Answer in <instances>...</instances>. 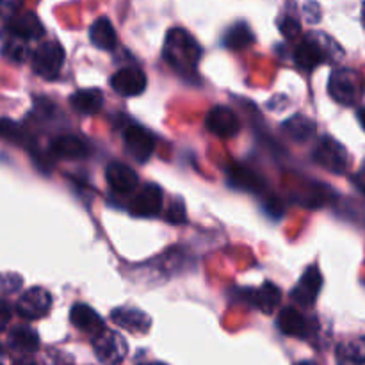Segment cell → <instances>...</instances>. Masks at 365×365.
Instances as JSON below:
<instances>
[{
	"label": "cell",
	"instance_id": "37",
	"mask_svg": "<svg viewBox=\"0 0 365 365\" xmlns=\"http://www.w3.org/2000/svg\"><path fill=\"white\" fill-rule=\"evenodd\" d=\"M150 365H166V364H150Z\"/></svg>",
	"mask_w": 365,
	"mask_h": 365
},
{
	"label": "cell",
	"instance_id": "35",
	"mask_svg": "<svg viewBox=\"0 0 365 365\" xmlns=\"http://www.w3.org/2000/svg\"><path fill=\"white\" fill-rule=\"evenodd\" d=\"M362 24H364V27H365V0H364V4H362Z\"/></svg>",
	"mask_w": 365,
	"mask_h": 365
},
{
	"label": "cell",
	"instance_id": "20",
	"mask_svg": "<svg viewBox=\"0 0 365 365\" xmlns=\"http://www.w3.org/2000/svg\"><path fill=\"white\" fill-rule=\"evenodd\" d=\"M70 106L78 114H96L103 106V93L96 88L75 91L70 98Z\"/></svg>",
	"mask_w": 365,
	"mask_h": 365
},
{
	"label": "cell",
	"instance_id": "14",
	"mask_svg": "<svg viewBox=\"0 0 365 365\" xmlns=\"http://www.w3.org/2000/svg\"><path fill=\"white\" fill-rule=\"evenodd\" d=\"M106 178L109 187L116 195H128V192L135 191L139 185V178L135 171L123 163H110L107 166Z\"/></svg>",
	"mask_w": 365,
	"mask_h": 365
},
{
	"label": "cell",
	"instance_id": "4",
	"mask_svg": "<svg viewBox=\"0 0 365 365\" xmlns=\"http://www.w3.org/2000/svg\"><path fill=\"white\" fill-rule=\"evenodd\" d=\"M314 160L319 166H323L324 170L337 175L344 173L346 168L349 166L348 150L337 139L330 138V135H327V138H323L317 143L316 150H314Z\"/></svg>",
	"mask_w": 365,
	"mask_h": 365
},
{
	"label": "cell",
	"instance_id": "15",
	"mask_svg": "<svg viewBox=\"0 0 365 365\" xmlns=\"http://www.w3.org/2000/svg\"><path fill=\"white\" fill-rule=\"evenodd\" d=\"M110 319L114 324L130 334H146L152 327V319L148 314L138 309H116L110 314Z\"/></svg>",
	"mask_w": 365,
	"mask_h": 365
},
{
	"label": "cell",
	"instance_id": "17",
	"mask_svg": "<svg viewBox=\"0 0 365 365\" xmlns=\"http://www.w3.org/2000/svg\"><path fill=\"white\" fill-rule=\"evenodd\" d=\"M278 328L284 335L287 337H298L305 339L310 334V324L305 319L299 310H296L294 307H287V309L282 310L278 314Z\"/></svg>",
	"mask_w": 365,
	"mask_h": 365
},
{
	"label": "cell",
	"instance_id": "32",
	"mask_svg": "<svg viewBox=\"0 0 365 365\" xmlns=\"http://www.w3.org/2000/svg\"><path fill=\"white\" fill-rule=\"evenodd\" d=\"M356 185H359V187L365 192V170L362 173H359V177H356Z\"/></svg>",
	"mask_w": 365,
	"mask_h": 365
},
{
	"label": "cell",
	"instance_id": "22",
	"mask_svg": "<svg viewBox=\"0 0 365 365\" xmlns=\"http://www.w3.org/2000/svg\"><path fill=\"white\" fill-rule=\"evenodd\" d=\"M252 303L262 314H273L282 303V291L271 282H266L262 287L252 292Z\"/></svg>",
	"mask_w": 365,
	"mask_h": 365
},
{
	"label": "cell",
	"instance_id": "21",
	"mask_svg": "<svg viewBox=\"0 0 365 365\" xmlns=\"http://www.w3.org/2000/svg\"><path fill=\"white\" fill-rule=\"evenodd\" d=\"M89 39L100 50H113L116 46L118 36L109 18L102 16L93 21V25L89 27Z\"/></svg>",
	"mask_w": 365,
	"mask_h": 365
},
{
	"label": "cell",
	"instance_id": "19",
	"mask_svg": "<svg viewBox=\"0 0 365 365\" xmlns=\"http://www.w3.org/2000/svg\"><path fill=\"white\" fill-rule=\"evenodd\" d=\"M228 180L235 187L250 192H262L266 189L264 178L257 171L250 170L248 166H242V164H232L228 170Z\"/></svg>",
	"mask_w": 365,
	"mask_h": 365
},
{
	"label": "cell",
	"instance_id": "1",
	"mask_svg": "<svg viewBox=\"0 0 365 365\" xmlns=\"http://www.w3.org/2000/svg\"><path fill=\"white\" fill-rule=\"evenodd\" d=\"M164 59L180 75H192L202 57V46L198 45L191 32L182 27H173L168 31L164 39Z\"/></svg>",
	"mask_w": 365,
	"mask_h": 365
},
{
	"label": "cell",
	"instance_id": "7",
	"mask_svg": "<svg viewBox=\"0 0 365 365\" xmlns=\"http://www.w3.org/2000/svg\"><path fill=\"white\" fill-rule=\"evenodd\" d=\"M52 307V296L46 289L32 287L20 296L16 303L18 316L27 321H36L45 317Z\"/></svg>",
	"mask_w": 365,
	"mask_h": 365
},
{
	"label": "cell",
	"instance_id": "16",
	"mask_svg": "<svg viewBox=\"0 0 365 365\" xmlns=\"http://www.w3.org/2000/svg\"><path fill=\"white\" fill-rule=\"evenodd\" d=\"M71 324H73L77 330L84 331V334L89 335H98L100 331L106 330V324H103V319L91 309L89 305H84V303H77L73 305L70 312Z\"/></svg>",
	"mask_w": 365,
	"mask_h": 365
},
{
	"label": "cell",
	"instance_id": "24",
	"mask_svg": "<svg viewBox=\"0 0 365 365\" xmlns=\"http://www.w3.org/2000/svg\"><path fill=\"white\" fill-rule=\"evenodd\" d=\"M339 365H365V337L353 339L337 348Z\"/></svg>",
	"mask_w": 365,
	"mask_h": 365
},
{
	"label": "cell",
	"instance_id": "9",
	"mask_svg": "<svg viewBox=\"0 0 365 365\" xmlns=\"http://www.w3.org/2000/svg\"><path fill=\"white\" fill-rule=\"evenodd\" d=\"M163 209V191L155 184H145L139 187L130 202V212L139 217L157 216Z\"/></svg>",
	"mask_w": 365,
	"mask_h": 365
},
{
	"label": "cell",
	"instance_id": "13",
	"mask_svg": "<svg viewBox=\"0 0 365 365\" xmlns=\"http://www.w3.org/2000/svg\"><path fill=\"white\" fill-rule=\"evenodd\" d=\"M7 29H9V32L14 38L24 39V41L41 39L43 34H45V27H43L41 20L34 13H31V11L13 14Z\"/></svg>",
	"mask_w": 365,
	"mask_h": 365
},
{
	"label": "cell",
	"instance_id": "29",
	"mask_svg": "<svg viewBox=\"0 0 365 365\" xmlns=\"http://www.w3.org/2000/svg\"><path fill=\"white\" fill-rule=\"evenodd\" d=\"M166 221L173 225H182L185 221V205L182 202H173L170 207H168L166 212Z\"/></svg>",
	"mask_w": 365,
	"mask_h": 365
},
{
	"label": "cell",
	"instance_id": "34",
	"mask_svg": "<svg viewBox=\"0 0 365 365\" xmlns=\"http://www.w3.org/2000/svg\"><path fill=\"white\" fill-rule=\"evenodd\" d=\"M296 365H317V364L312 362V360H303V362H298Z\"/></svg>",
	"mask_w": 365,
	"mask_h": 365
},
{
	"label": "cell",
	"instance_id": "26",
	"mask_svg": "<svg viewBox=\"0 0 365 365\" xmlns=\"http://www.w3.org/2000/svg\"><path fill=\"white\" fill-rule=\"evenodd\" d=\"M253 39L255 36H253L252 29L245 21H239V24L232 25L225 34V46L230 50H245L252 45Z\"/></svg>",
	"mask_w": 365,
	"mask_h": 365
},
{
	"label": "cell",
	"instance_id": "31",
	"mask_svg": "<svg viewBox=\"0 0 365 365\" xmlns=\"http://www.w3.org/2000/svg\"><path fill=\"white\" fill-rule=\"evenodd\" d=\"M11 321V309L9 305H7L6 302H0V330H4V328L9 324Z\"/></svg>",
	"mask_w": 365,
	"mask_h": 365
},
{
	"label": "cell",
	"instance_id": "36",
	"mask_svg": "<svg viewBox=\"0 0 365 365\" xmlns=\"http://www.w3.org/2000/svg\"><path fill=\"white\" fill-rule=\"evenodd\" d=\"M16 365H36V364H32V362H20V364H16Z\"/></svg>",
	"mask_w": 365,
	"mask_h": 365
},
{
	"label": "cell",
	"instance_id": "3",
	"mask_svg": "<svg viewBox=\"0 0 365 365\" xmlns=\"http://www.w3.org/2000/svg\"><path fill=\"white\" fill-rule=\"evenodd\" d=\"M364 77L353 68H337L328 81V93L341 106H355L364 95Z\"/></svg>",
	"mask_w": 365,
	"mask_h": 365
},
{
	"label": "cell",
	"instance_id": "5",
	"mask_svg": "<svg viewBox=\"0 0 365 365\" xmlns=\"http://www.w3.org/2000/svg\"><path fill=\"white\" fill-rule=\"evenodd\" d=\"M64 64V48L57 41H45L38 46L32 57V68L43 78H56Z\"/></svg>",
	"mask_w": 365,
	"mask_h": 365
},
{
	"label": "cell",
	"instance_id": "28",
	"mask_svg": "<svg viewBox=\"0 0 365 365\" xmlns=\"http://www.w3.org/2000/svg\"><path fill=\"white\" fill-rule=\"evenodd\" d=\"M280 32L287 39H296L302 34V25H299V21L296 18L285 16L280 24Z\"/></svg>",
	"mask_w": 365,
	"mask_h": 365
},
{
	"label": "cell",
	"instance_id": "8",
	"mask_svg": "<svg viewBox=\"0 0 365 365\" xmlns=\"http://www.w3.org/2000/svg\"><path fill=\"white\" fill-rule=\"evenodd\" d=\"M205 127L207 130L212 132L214 135L221 139L234 138L241 130V125H239L235 113L225 106H216L207 113Z\"/></svg>",
	"mask_w": 365,
	"mask_h": 365
},
{
	"label": "cell",
	"instance_id": "12",
	"mask_svg": "<svg viewBox=\"0 0 365 365\" xmlns=\"http://www.w3.org/2000/svg\"><path fill=\"white\" fill-rule=\"evenodd\" d=\"M321 289H323V274L316 266H310L292 291V299L302 307H312Z\"/></svg>",
	"mask_w": 365,
	"mask_h": 365
},
{
	"label": "cell",
	"instance_id": "33",
	"mask_svg": "<svg viewBox=\"0 0 365 365\" xmlns=\"http://www.w3.org/2000/svg\"><path fill=\"white\" fill-rule=\"evenodd\" d=\"M359 121H360V125H362V128L365 130V107H364V109H360V113H359Z\"/></svg>",
	"mask_w": 365,
	"mask_h": 365
},
{
	"label": "cell",
	"instance_id": "10",
	"mask_svg": "<svg viewBox=\"0 0 365 365\" xmlns=\"http://www.w3.org/2000/svg\"><path fill=\"white\" fill-rule=\"evenodd\" d=\"M123 138L128 153H130L138 163H146V160L153 155L155 139H153V135L150 134L146 128L139 127V125H130V127L125 130Z\"/></svg>",
	"mask_w": 365,
	"mask_h": 365
},
{
	"label": "cell",
	"instance_id": "23",
	"mask_svg": "<svg viewBox=\"0 0 365 365\" xmlns=\"http://www.w3.org/2000/svg\"><path fill=\"white\" fill-rule=\"evenodd\" d=\"M284 130L292 141L298 143H307L309 139H312L316 135V123H314L310 118L303 116V114H296V116L289 118L284 123Z\"/></svg>",
	"mask_w": 365,
	"mask_h": 365
},
{
	"label": "cell",
	"instance_id": "2",
	"mask_svg": "<svg viewBox=\"0 0 365 365\" xmlns=\"http://www.w3.org/2000/svg\"><path fill=\"white\" fill-rule=\"evenodd\" d=\"M342 53L341 46L323 32H310L305 39L299 41L294 50V61L302 70H314L319 64L330 59H339Z\"/></svg>",
	"mask_w": 365,
	"mask_h": 365
},
{
	"label": "cell",
	"instance_id": "11",
	"mask_svg": "<svg viewBox=\"0 0 365 365\" xmlns=\"http://www.w3.org/2000/svg\"><path fill=\"white\" fill-rule=\"evenodd\" d=\"M110 88L121 96H138L146 89V75L139 68H121L110 77Z\"/></svg>",
	"mask_w": 365,
	"mask_h": 365
},
{
	"label": "cell",
	"instance_id": "27",
	"mask_svg": "<svg viewBox=\"0 0 365 365\" xmlns=\"http://www.w3.org/2000/svg\"><path fill=\"white\" fill-rule=\"evenodd\" d=\"M0 139L13 145H24L25 134L20 128V125L14 123L9 118H0Z\"/></svg>",
	"mask_w": 365,
	"mask_h": 365
},
{
	"label": "cell",
	"instance_id": "30",
	"mask_svg": "<svg viewBox=\"0 0 365 365\" xmlns=\"http://www.w3.org/2000/svg\"><path fill=\"white\" fill-rule=\"evenodd\" d=\"M24 0H0V14L2 16H13L20 11Z\"/></svg>",
	"mask_w": 365,
	"mask_h": 365
},
{
	"label": "cell",
	"instance_id": "18",
	"mask_svg": "<svg viewBox=\"0 0 365 365\" xmlns=\"http://www.w3.org/2000/svg\"><path fill=\"white\" fill-rule=\"evenodd\" d=\"M50 150L59 159H82L89 153V146L77 135H59L50 143Z\"/></svg>",
	"mask_w": 365,
	"mask_h": 365
},
{
	"label": "cell",
	"instance_id": "25",
	"mask_svg": "<svg viewBox=\"0 0 365 365\" xmlns=\"http://www.w3.org/2000/svg\"><path fill=\"white\" fill-rule=\"evenodd\" d=\"M9 346L20 353H34L39 348V337L32 328L16 327L11 330Z\"/></svg>",
	"mask_w": 365,
	"mask_h": 365
},
{
	"label": "cell",
	"instance_id": "6",
	"mask_svg": "<svg viewBox=\"0 0 365 365\" xmlns=\"http://www.w3.org/2000/svg\"><path fill=\"white\" fill-rule=\"evenodd\" d=\"M93 348H95L96 356L106 365H118L125 360L128 348L125 339L118 331L103 330L93 339Z\"/></svg>",
	"mask_w": 365,
	"mask_h": 365
}]
</instances>
